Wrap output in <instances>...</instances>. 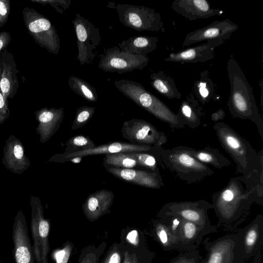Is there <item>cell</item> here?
Listing matches in <instances>:
<instances>
[{"label":"cell","instance_id":"obj_10","mask_svg":"<svg viewBox=\"0 0 263 263\" xmlns=\"http://www.w3.org/2000/svg\"><path fill=\"white\" fill-rule=\"evenodd\" d=\"M72 23L77 37L78 54L77 59L83 66L92 63L101 41V33L88 19L80 13L76 14Z\"/></svg>","mask_w":263,"mask_h":263},{"label":"cell","instance_id":"obj_18","mask_svg":"<svg viewBox=\"0 0 263 263\" xmlns=\"http://www.w3.org/2000/svg\"><path fill=\"white\" fill-rule=\"evenodd\" d=\"M225 42L222 40L206 41L203 44L171 53L164 59L165 62L180 63H203L214 57V49Z\"/></svg>","mask_w":263,"mask_h":263},{"label":"cell","instance_id":"obj_13","mask_svg":"<svg viewBox=\"0 0 263 263\" xmlns=\"http://www.w3.org/2000/svg\"><path fill=\"white\" fill-rule=\"evenodd\" d=\"M31 207L30 229L33 240L32 247L34 259L36 263H48L49 222L44 218L42 206L40 204H32Z\"/></svg>","mask_w":263,"mask_h":263},{"label":"cell","instance_id":"obj_21","mask_svg":"<svg viewBox=\"0 0 263 263\" xmlns=\"http://www.w3.org/2000/svg\"><path fill=\"white\" fill-rule=\"evenodd\" d=\"M241 238L245 260L253 257L263 243V216L258 214L238 234Z\"/></svg>","mask_w":263,"mask_h":263},{"label":"cell","instance_id":"obj_35","mask_svg":"<svg viewBox=\"0 0 263 263\" xmlns=\"http://www.w3.org/2000/svg\"><path fill=\"white\" fill-rule=\"evenodd\" d=\"M66 151L68 154L85 151L96 146L94 142L88 136L78 135L72 137L66 143Z\"/></svg>","mask_w":263,"mask_h":263},{"label":"cell","instance_id":"obj_45","mask_svg":"<svg viewBox=\"0 0 263 263\" xmlns=\"http://www.w3.org/2000/svg\"><path fill=\"white\" fill-rule=\"evenodd\" d=\"M138 233L137 230H134L130 232L126 238L131 243L137 245L139 242Z\"/></svg>","mask_w":263,"mask_h":263},{"label":"cell","instance_id":"obj_31","mask_svg":"<svg viewBox=\"0 0 263 263\" xmlns=\"http://www.w3.org/2000/svg\"><path fill=\"white\" fill-rule=\"evenodd\" d=\"M68 84L71 89L84 99L90 102H96L98 99L95 88L82 78L70 76Z\"/></svg>","mask_w":263,"mask_h":263},{"label":"cell","instance_id":"obj_38","mask_svg":"<svg viewBox=\"0 0 263 263\" xmlns=\"http://www.w3.org/2000/svg\"><path fill=\"white\" fill-rule=\"evenodd\" d=\"M31 1L43 5H49L61 14L69 8L71 4V0H31Z\"/></svg>","mask_w":263,"mask_h":263},{"label":"cell","instance_id":"obj_34","mask_svg":"<svg viewBox=\"0 0 263 263\" xmlns=\"http://www.w3.org/2000/svg\"><path fill=\"white\" fill-rule=\"evenodd\" d=\"M103 164L106 166L121 168H132L138 165L137 161L128 152L107 154Z\"/></svg>","mask_w":263,"mask_h":263},{"label":"cell","instance_id":"obj_49","mask_svg":"<svg viewBox=\"0 0 263 263\" xmlns=\"http://www.w3.org/2000/svg\"><path fill=\"white\" fill-rule=\"evenodd\" d=\"M0 263H3V261H2V260H1V262H0Z\"/></svg>","mask_w":263,"mask_h":263},{"label":"cell","instance_id":"obj_14","mask_svg":"<svg viewBox=\"0 0 263 263\" xmlns=\"http://www.w3.org/2000/svg\"><path fill=\"white\" fill-rule=\"evenodd\" d=\"M12 238L13 256L15 263H35L25 217L21 211L14 221Z\"/></svg>","mask_w":263,"mask_h":263},{"label":"cell","instance_id":"obj_24","mask_svg":"<svg viewBox=\"0 0 263 263\" xmlns=\"http://www.w3.org/2000/svg\"><path fill=\"white\" fill-rule=\"evenodd\" d=\"M43 141L49 139L59 129L64 117L63 107H44L35 112Z\"/></svg>","mask_w":263,"mask_h":263},{"label":"cell","instance_id":"obj_27","mask_svg":"<svg viewBox=\"0 0 263 263\" xmlns=\"http://www.w3.org/2000/svg\"><path fill=\"white\" fill-rule=\"evenodd\" d=\"M246 190L252 195L255 202L263 205V158L256 167L246 176H240Z\"/></svg>","mask_w":263,"mask_h":263},{"label":"cell","instance_id":"obj_8","mask_svg":"<svg viewBox=\"0 0 263 263\" xmlns=\"http://www.w3.org/2000/svg\"><path fill=\"white\" fill-rule=\"evenodd\" d=\"M114 8L126 27L137 31H164L161 14L153 8L127 4H118Z\"/></svg>","mask_w":263,"mask_h":263},{"label":"cell","instance_id":"obj_32","mask_svg":"<svg viewBox=\"0 0 263 263\" xmlns=\"http://www.w3.org/2000/svg\"><path fill=\"white\" fill-rule=\"evenodd\" d=\"M161 150L151 152H128V154L137 161L138 166L146 168L149 172L160 173L158 164L161 161Z\"/></svg>","mask_w":263,"mask_h":263},{"label":"cell","instance_id":"obj_23","mask_svg":"<svg viewBox=\"0 0 263 263\" xmlns=\"http://www.w3.org/2000/svg\"><path fill=\"white\" fill-rule=\"evenodd\" d=\"M209 233L195 223L182 218L178 237L177 251L196 250L203 237Z\"/></svg>","mask_w":263,"mask_h":263},{"label":"cell","instance_id":"obj_28","mask_svg":"<svg viewBox=\"0 0 263 263\" xmlns=\"http://www.w3.org/2000/svg\"><path fill=\"white\" fill-rule=\"evenodd\" d=\"M183 146L185 151L203 164L211 165L219 170L231 164L230 161L216 149L206 146L198 150Z\"/></svg>","mask_w":263,"mask_h":263},{"label":"cell","instance_id":"obj_44","mask_svg":"<svg viewBox=\"0 0 263 263\" xmlns=\"http://www.w3.org/2000/svg\"><path fill=\"white\" fill-rule=\"evenodd\" d=\"M225 117V112L222 109H219L213 112L211 116V120L214 122H218L222 121Z\"/></svg>","mask_w":263,"mask_h":263},{"label":"cell","instance_id":"obj_15","mask_svg":"<svg viewBox=\"0 0 263 263\" xmlns=\"http://www.w3.org/2000/svg\"><path fill=\"white\" fill-rule=\"evenodd\" d=\"M238 29V25L230 19L216 21L206 26L189 32L185 37L182 47L202 41L215 40L226 41Z\"/></svg>","mask_w":263,"mask_h":263},{"label":"cell","instance_id":"obj_12","mask_svg":"<svg viewBox=\"0 0 263 263\" xmlns=\"http://www.w3.org/2000/svg\"><path fill=\"white\" fill-rule=\"evenodd\" d=\"M121 131L122 136L132 143L162 147L167 141L164 133L143 119H133L124 121Z\"/></svg>","mask_w":263,"mask_h":263},{"label":"cell","instance_id":"obj_3","mask_svg":"<svg viewBox=\"0 0 263 263\" xmlns=\"http://www.w3.org/2000/svg\"><path fill=\"white\" fill-rule=\"evenodd\" d=\"M212 198L217 216L221 223L226 224L238 219L243 211L254 202L252 195L245 189L240 176L232 178Z\"/></svg>","mask_w":263,"mask_h":263},{"label":"cell","instance_id":"obj_33","mask_svg":"<svg viewBox=\"0 0 263 263\" xmlns=\"http://www.w3.org/2000/svg\"><path fill=\"white\" fill-rule=\"evenodd\" d=\"M214 84L206 71L201 73L200 78L194 85L195 95L202 104L209 102L214 93Z\"/></svg>","mask_w":263,"mask_h":263},{"label":"cell","instance_id":"obj_5","mask_svg":"<svg viewBox=\"0 0 263 263\" xmlns=\"http://www.w3.org/2000/svg\"><path fill=\"white\" fill-rule=\"evenodd\" d=\"M160 157L161 162L167 168L189 184L198 182L214 174L208 165L197 160L185 151L183 146L162 148Z\"/></svg>","mask_w":263,"mask_h":263},{"label":"cell","instance_id":"obj_43","mask_svg":"<svg viewBox=\"0 0 263 263\" xmlns=\"http://www.w3.org/2000/svg\"><path fill=\"white\" fill-rule=\"evenodd\" d=\"M11 40V35L9 32H0V54L8 46Z\"/></svg>","mask_w":263,"mask_h":263},{"label":"cell","instance_id":"obj_20","mask_svg":"<svg viewBox=\"0 0 263 263\" xmlns=\"http://www.w3.org/2000/svg\"><path fill=\"white\" fill-rule=\"evenodd\" d=\"M172 9L177 13L195 21L198 18H207L223 13L220 9L211 7L206 0H174Z\"/></svg>","mask_w":263,"mask_h":263},{"label":"cell","instance_id":"obj_30","mask_svg":"<svg viewBox=\"0 0 263 263\" xmlns=\"http://www.w3.org/2000/svg\"><path fill=\"white\" fill-rule=\"evenodd\" d=\"M154 233L164 251L177 250V238L172 233L163 218H160L155 223Z\"/></svg>","mask_w":263,"mask_h":263},{"label":"cell","instance_id":"obj_47","mask_svg":"<svg viewBox=\"0 0 263 263\" xmlns=\"http://www.w3.org/2000/svg\"><path fill=\"white\" fill-rule=\"evenodd\" d=\"M13 154L16 159L20 160L23 158L24 150L22 146L20 144L15 145L13 147Z\"/></svg>","mask_w":263,"mask_h":263},{"label":"cell","instance_id":"obj_42","mask_svg":"<svg viewBox=\"0 0 263 263\" xmlns=\"http://www.w3.org/2000/svg\"><path fill=\"white\" fill-rule=\"evenodd\" d=\"M9 115L8 104L5 100V98L0 89V122L6 119Z\"/></svg>","mask_w":263,"mask_h":263},{"label":"cell","instance_id":"obj_39","mask_svg":"<svg viewBox=\"0 0 263 263\" xmlns=\"http://www.w3.org/2000/svg\"><path fill=\"white\" fill-rule=\"evenodd\" d=\"M172 233L177 238L179 234L182 218L177 216H171L163 218Z\"/></svg>","mask_w":263,"mask_h":263},{"label":"cell","instance_id":"obj_17","mask_svg":"<svg viewBox=\"0 0 263 263\" xmlns=\"http://www.w3.org/2000/svg\"><path fill=\"white\" fill-rule=\"evenodd\" d=\"M18 73L13 55L6 49L4 50L0 54V89L7 104L8 99H13L17 92Z\"/></svg>","mask_w":263,"mask_h":263},{"label":"cell","instance_id":"obj_48","mask_svg":"<svg viewBox=\"0 0 263 263\" xmlns=\"http://www.w3.org/2000/svg\"><path fill=\"white\" fill-rule=\"evenodd\" d=\"M124 263H131L129 261H128L126 258L125 259Z\"/></svg>","mask_w":263,"mask_h":263},{"label":"cell","instance_id":"obj_19","mask_svg":"<svg viewBox=\"0 0 263 263\" xmlns=\"http://www.w3.org/2000/svg\"><path fill=\"white\" fill-rule=\"evenodd\" d=\"M104 167L116 178L132 184L156 189L164 186L160 173L132 168H121L106 166Z\"/></svg>","mask_w":263,"mask_h":263},{"label":"cell","instance_id":"obj_37","mask_svg":"<svg viewBox=\"0 0 263 263\" xmlns=\"http://www.w3.org/2000/svg\"><path fill=\"white\" fill-rule=\"evenodd\" d=\"M203 259L196 249L183 251L172 258L169 263H203Z\"/></svg>","mask_w":263,"mask_h":263},{"label":"cell","instance_id":"obj_26","mask_svg":"<svg viewBox=\"0 0 263 263\" xmlns=\"http://www.w3.org/2000/svg\"><path fill=\"white\" fill-rule=\"evenodd\" d=\"M177 115L185 125L195 129L201 124L202 111L194 94H190L181 103Z\"/></svg>","mask_w":263,"mask_h":263},{"label":"cell","instance_id":"obj_22","mask_svg":"<svg viewBox=\"0 0 263 263\" xmlns=\"http://www.w3.org/2000/svg\"><path fill=\"white\" fill-rule=\"evenodd\" d=\"M114 193L101 190L90 194L83 203L84 213L88 219L94 220L105 214L113 203Z\"/></svg>","mask_w":263,"mask_h":263},{"label":"cell","instance_id":"obj_1","mask_svg":"<svg viewBox=\"0 0 263 263\" xmlns=\"http://www.w3.org/2000/svg\"><path fill=\"white\" fill-rule=\"evenodd\" d=\"M227 69L230 86L228 102L230 114L235 118L252 121L263 141V121L259 113L252 88L233 55H230L228 61Z\"/></svg>","mask_w":263,"mask_h":263},{"label":"cell","instance_id":"obj_25","mask_svg":"<svg viewBox=\"0 0 263 263\" xmlns=\"http://www.w3.org/2000/svg\"><path fill=\"white\" fill-rule=\"evenodd\" d=\"M158 42L157 36H134L118 43V47L123 51L135 55L147 56L156 50Z\"/></svg>","mask_w":263,"mask_h":263},{"label":"cell","instance_id":"obj_7","mask_svg":"<svg viewBox=\"0 0 263 263\" xmlns=\"http://www.w3.org/2000/svg\"><path fill=\"white\" fill-rule=\"evenodd\" d=\"M210 209H213V204L203 199L194 201H174L164 204L158 216L161 218L177 216L195 223L210 234L216 232L217 229L211 224L209 219L208 211Z\"/></svg>","mask_w":263,"mask_h":263},{"label":"cell","instance_id":"obj_2","mask_svg":"<svg viewBox=\"0 0 263 263\" xmlns=\"http://www.w3.org/2000/svg\"><path fill=\"white\" fill-rule=\"evenodd\" d=\"M217 137L223 149L236 164V171L248 175L263 158V150L257 154L251 144L228 124L218 122L213 126Z\"/></svg>","mask_w":263,"mask_h":263},{"label":"cell","instance_id":"obj_36","mask_svg":"<svg viewBox=\"0 0 263 263\" xmlns=\"http://www.w3.org/2000/svg\"><path fill=\"white\" fill-rule=\"evenodd\" d=\"M95 107L83 106L79 107L76 111L72 125V129H78L86 124L92 117Z\"/></svg>","mask_w":263,"mask_h":263},{"label":"cell","instance_id":"obj_46","mask_svg":"<svg viewBox=\"0 0 263 263\" xmlns=\"http://www.w3.org/2000/svg\"><path fill=\"white\" fill-rule=\"evenodd\" d=\"M121 257L120 254L116 251L112 252L107 258L105 263H120Z\"/></svg>","mask_w":263,"mask_h":263},{"label":"cell","instance_id":"obj_41","mask_svg":"<svg viewBox=\"0 0 263 263\" xmlns=\"http://www.w3.org/2000/svg\"><path fill=\"white\" fill-rule=\"evenodd\" d=\"M71 252L70 247L67 246L64 248L57 251L54 253L56 263H67Z\"/></svg>","mask_w":263,"mask_h":263},{"label":"cell","instance_id":"obj_11","mask_svg":"<svg viewBox=\"0 0 263 263\" xmlns=\"http://www.w3.org/2000/svg\"><path fill=\"white\" fill-rule=\"evenodd\" d=\"M100 57L98 64L100 69L105 72L119 74L142 70L147 66L149 61L147 56L130 53L121 50L117 46L104 49Z\"/></svg>","mask_w":263,"mask_h":263},{"label":"cell","instance_id":"obj_9","mask_svg":"<svg viewBox=\"0 0 263 263\" xmlns=\"http://www.w3.org/2000/svg\"><path fill=\"white\" fill-rule=\"evenodd\" d=\"M203 245L206 251L203 263H245L238 234L226 235L213 241L206 238Z\"/></svg>","mask_w":263,"mask_h":263},{"label":"cell","instance_id":"obj_29","mask_svg":"<svg viewBox=\"0 0 263 263\" xmlns=\"http://www.w3.org/2000/svg\"><path fill=\"white\" fill-rule=\"evenodd\" d=\"M149 77L152 87L162 96L169 99H181L182 95L171 76L162 71H159L152 72Z\"/></svg>","mask_w":263,"mask_h":263},{"label":"cell","instance_id":"obj_6","mask_svg":"<svg viewBox=\"0 0 263 263\" xmlns=\"http://www.w3.org/2000/svg\"><path fill=\"white\" fill-rule=\"evenodd\" d=\"M22 13L24 25L35 42L49 52L59 54L61 40L50 20L33 8L24 7Z\"/></svg>","mask_w":263,"mask_h":263},{"label":"cell","instance_id":"obj_4","mask_svg":"<svg viewBox=\"0 0 263 263\" xmlns=\"http://www.w3.org/2000/svg\"><path fill=\"white\" fill-rule=\"evenodd\" d=\"M114 84L123 95L158 119L166 123L171 128H182L185 126L177 114L139 82L122 79L115 81Z\"/></svg>","mask_w":263,"mask_h":263},{"label":"cell","instance_id":"obj_40","mask_svg":"<svg viewBox=\"0 0 263 263\" xmlns=\"http://www.w3.org/2000/svg\"><path fill=\"white\" fill-rule=\"evenodd\" d=\"M10 1L0 0V27L7 23L10 12Z\"/></svg>","mask_w":263,"mask_h":263},{"label":"cell","instance_id":"obj_16","mask_svg":"<svg viewBox=\"0 0 263 263\" xmlns=\"http://www.w3.org/2000/svg\"><path fill=\"white\" fill-rule=\"evenodd\" d=\"M162 147H155L145 145L132 144L121 142H114L96 146L93 148L85 151L68 154H62L59 155L62 161L69 160L74 157H83L90 155L101 154H110L123 152H159Z\"/></svg>","mask_w":263,"mask_h":263}]
</instances>
